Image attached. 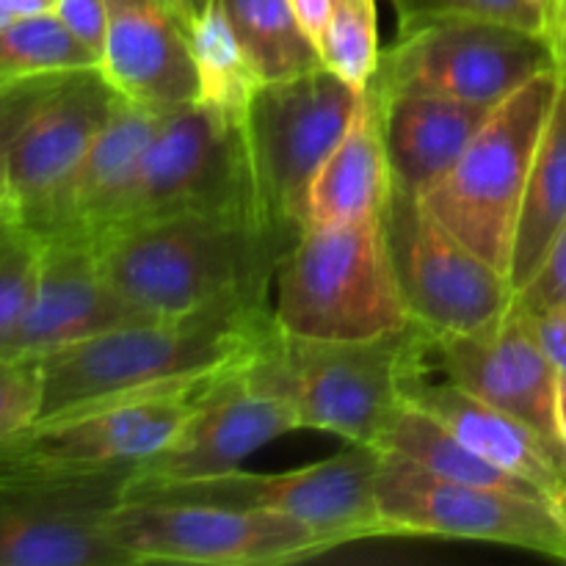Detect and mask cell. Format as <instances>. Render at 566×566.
Returning <instances> with one entry per match:
<instances>
[{"label":"cell","instance_id":"cell-26","mask_svg":"<svg viewBox=\"0 0 566 566\" xmlns=\"http://www.w3.org/2000/svg\"><path fill=\"white\" fill-rule=\"evenodd\" d=\"M260 81H285L324 64L293 0H213Z\"/></svg>","mask_w":566,"mask_h":566},{"label":"cell","instance_id":"cell-17","mask_svg":"<svg viewBox=\"0 0 566 566\" xmlns=\"http://www.w3.org/2000/svg\"><path fill=\"white\" fill-rule=\"evenodd\" d=\"M481 401L514 415L547 440L558 437V368L547 357L534 313L514 298L479 329L434 337L429 365Z\"/></svg>","mask_w":566,"mask_h":566},{"label":"cell","instance_id":"cell-23","mask_svg":"<svg viewBox=\"0 0 566 566\" xmlns=\"http://www.w3.org/2000/svg\"><path fill=\"white\" fill-rule=\"evenodd\" d=\"M390 193L392 175L379 108L374 94L365 88L352 125L310 182L304 224H352L376 219L385 213Z\"/></svg>","mask_w":566,"mask_h":566},{"label":"cell","instance_id":"cell-39","mask_svg":"<svg viewBox=\"0 0 566 566\" xmlns=\"http://www.w3.org/2000/svg\"><path fill=\"white\" fill-rule=\"evenodd\" d=\"M171 6H175L177 14L186 20V25L191 28L199 17L208 14V9L213 6V0H171Z\"/></svg>","mask_w":566,"mask_h":566},{"label":"cell","instance_id":"cell-9","mask_svg":"<svg viewBox=\"0 0 566 566\" xmlns=\"http://www.w3.org/2000/svg\"><path fill=\"white\" fill-rule=\"evenodd\" d=\"M363 94L326 64L258 88L241 130L265 219L302 230L310 182L352 125Z\"/></svg>","mask_w":566,"mask_h":566},{"label":"cell","instance_id":"cell-37","mask_svg":"<svg viewBox=\"0 0 566 566\" xmlns=\"http://www.w3.org/2000/svg\"><path fill=\"white\" fill-rule=\"evenodd\" d=\"M329 3L332 0H293L298 17H302V22L307 25V31L313 33L315 42H321V33H324L326 14H329Z\"/></svg>","mask_w":566,"mask_h":566},{"label":"cell","instance_id":"cell-15","mask_svg":"<svg viewBox=\"0 0 566 566\" xmlns=\"http://www.w3.org/2000/svg\"><path fill=\"white\" fill-rule=\"evenodd\" d=\"M130 473H0V566H133L108 531Z\"/></svg>","mask_w":566,"mask_h":566},{"label":"cell","instance_id":"cell-40","mask_svg":"<svg viewBox=\"0 0 566 566\" xmlns=\"http://www.w3.org/2000/svg\"><path fill=\"white\" fill-rule=\"evenodd\" d=\"M9 216H20V213H17V202H14V191H11L9 171H6L3 158H0V221L9 219Z\"/></svg>","mask_w":566,"mask_h":566},{"label":"cell","instance_id":"cell-33","mask_svg":"<svg viewBox=\"0 0 566 566\" xmlns=\"http://www.w3.org/2000/svg\"><path fill=\"white\" fill-rule=\"evenodd\" d=\"M514 298L523 307L534 310V313L566 302V224L558 232L556 241H553V247L547 249L545 260L536 269V274L531 276L528 285L514 293Z\"/></svg>","mask_w":566,"mask_h":566},{"label":"cell","instance_id":"cell-35","mask_svg":"<svg viewBox=\"0 0 566 566\" xmlns=\"http://www.w3.org/2000/svg\"><path fill=\"white\" fill-rule=\"evenodd\" d=\"M531 313H534V310H531ZM534 321L547 357L553 359L558 374H566V302L553 304V307L545 310H536Z\"/></svg>","mask_w":566,"mask_h":566},{"label":"cell","instance_id":"cell-20","mask_svg":"<svg viewBox=\"0 0 566 566\" xmlns=\"http://www.w3.org/2000/svg\"><path fill=\"white\" fill-rule=\"evenodd\" d=\"M429 365L412 370L401 381V398L429 412L506 473L545 492L558 509L566 497V448L547 440L514 415L481 401L451 379H429Z\"/></svg>","mask_w":566,"mask_h":566},{"label":"cell","instance_id":"cell-19","mask_svg":"<svg viewBox=\"0 0 566 566\" xmlns=\"http://www.w3.org/2000/svg\"><path fill=\"white\" fill-rule=\"evenodd\" d=\"M99 70L127 103L171 111L197 99L188 25L171 0H108Z\"/></svg>","mask_w":566,"mask_h":566},{"label":"cell","instance_id":"cell-21","mask_svg":"<svg viewBox=\"0 0 566 566\" xmlns=\"http://www.w3.org/2000/svg\"><path fill=\"white\" fill-rule=\"evenodd\" d=\"M164 114L166 111L119 99L33 230L39 235H77L92 243L97 241Z\"/></svg>","mask_w":566,"mask_h":566},{"label":"cell","instance_id":"cell-41","mask_svg":"<svg viewBox=\"0 0 566 566\" xmlns=\"http://www.w3.org/2000/svg\"><path fill=\"white\" fill-rule=\"evenodd\" d=\"M558 437H562V446L566 448V374H558Z\"/></svg>","mask_w":566,"mask_h":566},{"label":"cell","instance_id":"cell-25","mask_svg":"<svg viewBox=\"0 0 566 566\" xmlns=\"http://www.w3.org/2000/svg\"><path fill=\"white\" fill-rule=\"evenodd\" d=\"M376 448L401 453L403 459L420 464V468L440 475V479L551 501V497H547L545 492L536 490L534 484L506 473V470H501L497 464H492L490 459L475 453L473 448L464 446L448 426H442L440 420L431 418L429 412L418 409L415 403L403 401V398L398 401V407L392 409L390 418H387L385 429L376 437Z\"/></svg>","mask_w":566,"mask_h":566},{"label":"cell","instance_id":"cell-22","mask_svg":"<svg viewBox=\"0 0 566 566\" xmlns=\"http://www.w3.org/2000/svg\"><path fill=\"white\" fill-rule=\"evenodd\" d=\"M374 99L392 188L412 197H423L457 166L495 111V105L434 94H374Z\"/></svg>","mask_w":566,"mask_h":566},{"label":"cell","instance_id":"cell-31","mask_svg":"<svg viewBox=\"0 0 566 566\" xmlns=\"http://www.w3.org/2000/svg\"><path fill=\"white\" fill-rule=\"evenodd\" d=\"M398 14V31L451 17H484L525 28L545 36L547 0H390Z\"/></svg>","mask_w":566,"mask_h":566},{"label":"cell","instance_id":"cell-42","mask_svg":"<svg viewBox=\"0 0 566 566\" xmlns=\"http://www.w3.org/2000/svg\"><path fill=\"white\" fill-rule=\"evenodd\" d=\"M6 22H11V17H9V14H6V11H3V9H0V25H6Z\"/></svg>","mask_w":566,"mask_h":566},{"label":"cell","instance_id":"cell-10","mask_svg":"<svg viewBox=\"0 0 566 566\" xmlns=\"http://www.w3.org/2000/svg\"><path fill=\"white\" fill-rule=\"evenodd\" d=\"M558 70L542 33L484 17H451L398 31L379 53L374 94H434L501 105L542 72Z\"/></svg>","mask_w":566,"mask_h":566},{"label":"cell","instance_id":"cell-27","mask_svg":"<svg viewBox=\"0 0 566 566\" xmlns=\"http://www.w3.org/2000/svg\"><path fill=\"white\" fill-rule=\"evenodd\" d=\"M188 36L197 70V103L232 125H243L263 81L243 53L224 11L216 3L210 6L208 14L188 28Z\"/></svg>","mask_w":566,"mask_h":566},{"label":"cell","instance_id":"cell-36","mask_svg":"<svg viewBox=\"0 0 566 566\" xmlns=\"http://www.w3.org/2000/svg\"><path fill=\"white\" fill-rule=\"evenodd\" d=\"M545 39L553 50L558 70L566 66V0H547Z\"/></svg>","mask_w":566,"mask_h":566},{"label":"cell","instance_id":"cell-2","mask_svg":"<svg viewBox=\"0 0 566 566\" xmlns=\"http://www.w3.org/2000/svg\"><path fill=\"white\" fill-rule=\"evenodd\" d=\"M298 230L254 210L180 213L99 238L111 285L149 315H180L232 293H271Z\"/></svg>","mask_w":566,"mask_h":566},{"label":"cell","instance_id":"cell-16","mask_svg":"<svg viewBox=\"0 0 566 566\" xmlns=\"http://www.w3.org/2000/svg\"><path fill=\"white\" fill-rule=\"evenodd\" d=\"M243 363L208 392L158 453L133 468L125 497L241 470L254 451L302 429L291 401L254 387Z\"/></svg>","mask_w":566,"mask_h":566},{"label":"cell","instance_id":"cell-8","mask_svg":"<svg viewBox=\"0 0 566 566\" xmlns=\"http://www.w3.org/2000/svg\"><path fill=\"white\" fill-rule=\"evenodd\" d=\"M216 210H254L263 216L241 125L221 119L193 99L166 111L99 238L166 216Z\"/></svg>","mask_w":566,"mask_h":566},{"label":"cell","instance_id":"cell-18","mask_svg":"<svg viewBox=\"0 0 566 566\" xmlns=\"http://www.w3.org/2000/svg\"><path fill=\"white\" fill-rule=\"evenodd\" d=\"M42 238L36 291L22 318L0 337V357L33 363L86 337L153 318L111 285L92 241L77 235Z\"/></svg>","mask_w":566,"mask_h":566},{"label":"cell","instance_id":"cell-44","mask_svg":"<svg viewBox=\"0 0 566 566\" xmlns=\"http://www.w3.org/2000/svg\"><path fill=\"white\" fill-rule=\"evenodd\" d=\"M562 75H564V77H566V66H564V70H562Z\"/></svg>","mask_w":566,"mask_h":566},{"label":"cell","instance_id":"cell-3","mask_svg":"<svg viewBox=\"0 0 566 566\" xmlns=\"http://www.w3.org/2000/svg\"><path fill=\"white\" fill-rule=\"evenodd\" d=\"M431 337L418 324L368 340H315L271 324L243 374L291 401L298 426L354 446H376L401 401V381L429 365Z\"/></svg>","mask_w":566,"mask_h":566},{"label":"cell","instance_id":"cell-13","mask_svg":"<svg viewBox=\"0 0 566 566\" xmlns=\"http://www.w3.org/2000/svg\"><path fill=\"white\" fill-rule=\"evenodd\" d=\"M376 497L392 536L486 542L566 562L564 514L542 497L440 479L392 451H381Z\"/></svg>","mask_w":566,"mask_h":566},{"label":"cell","instance_id":"cell-30","mask_svg":"<svg viewBox=\"0 0 566 566\" xmlns=\"http://www.w3.org/2000/svg\"><path fill=\"white\" fill-rule=\"evenodd\" d=\"M44 238L20 216L0 221V337L22 318L36 291Z\"/></svg>","mask_w":566,"mask_h":566},{"label":"cell","instance_id":"cell-34","mask_svg":"<svg viewBox=\"0 0 566 566\" xmlns=\"http://www.w3.org/2000/svg\"><path fill=\"white\" fill-rule=\"evenodd\" d=\"M53 14L64 22L66 31L81 39L94 53H103L108 31V0H55Z\"/></svg>","mask_w":566,"mask_h":566},{"label":"cell","instance_id":"cell-29","mask_svg":"<svg viewBox=\"0 0 566 566\" xmlns=\"http://www.w3.org/2000/svg\"><path fill=\"white\" fill-rule=\"evenodd\" d=\"M318 48L332 72L365 92L381 53L376 0H332Z\"/></svg>","mask_w":566,"mask_h":566},{"label":"cell","instance_id":"cell-28","mask_svg":"<svg viewBox=\"0 0 566 566\" xmlns=\"http://www.w3.org/2000/svg\"><path fill=\"white\" fill-rule=\"evenodd\" d=\"M99 66V55L72 36L55 14L22 17L0 25V86L53 70Z\"/></svg>","mask_w":566,"mask_h":566},{"label":"cell","instance_id":"cell-4","mask_svg":"<svg viewBox=\"0 0 566 566\" xmlns=\"http://www.w3.org/2000/svg\"><path fill=\"white\" fill-rule=\"evenodd\" d=\"M274 324L315 340H368L412 324L381 216L304 224L276 271Z\"/></svg>","mask_w":566,"mask_h":566},{"label":"cell","instance_id":"cell-38","mask_svg":"<svg viewBox=\"0 0 566 566\" xmlns=\"http://www.w3.org/2000/svg\"><path fill=\"white\" fill-rule=\"evenodd\" d=\"M0 9H3L11 20H22V17L53 14L55 0H0Z\"/></svg>","mask_w":566,"mask_h":566},{"label":"cell","instance_id":"cell-11","mask_svg":"<svg viewBox=\"0 0 566 566\" xmlns=\"http://www.w3.org/2000/svg\"><path fill=\"white\" fill-rule=\"evenodd\" d=\"M108 531L133 566H271L335 551L324 536L287 514L213 503L125 497L108 512Z\"/></svg>","mask_w":566,"mask_h":566},{"label":"cell","instance_id":"cell-12","mask_svg":"<svg viewBox=\"0 0 566 566\" xmlns=\"http://www.w3.org/2000/svg\"><path fill=\"white\" fill-rule=\"evenodd\" d=\"M379 462L381 451L376 446L348 442L346 451L324 462L307 464V468L271 475L230 470L210 479L138 492L130 497L269 509V512L287 514L304 523L337 551L352 542L392 536L381 517L379 497H376Z\"/></svg>","mask_w":566,"mask_h":566},{"label":"cell","instance_id":"cell-5","mask_svg":"<svg viewBox=\"0 0 566 566\" xmlns=\"http://www.w3.org/2000/svg\"><path fill=\"white\" fill-rule=\"evenodd\" d=\"M558 86L562 70L542 72L495 105L457 166L420 197L442 227L506 276L531 164Z\"/></svg>","mask_w":566,"mask_h":566},{"label":"cell","instance_id":"cell-32","mask_svg":"<svg viewBox=\"0 0 566 566\" xmlns=\"http://www.w3.org/2000/svg\"><path fill=\"white\" fill-rule=\"evenodd\" d=\"M39 409L36 365L0 357V440L33 423Z\"/></svg>","mask_w":566,"mask_h":566},{"label":"cell","instance_id":"cell-43","mask_svg":"<svg viewBox=\"0 0 566 566\" xmlns=\"http://www.w3.org/2000/svg\"><path fill=\"white\" fill-rule=\"evenodd\" d=\"M562 514H564V523H566V497L562 501Z\"/></svg>","mask_w":566,"mask_h":566},{"label":"cell","instance_id":"cell-1","mask_svg":"<svg viewBox=\"0 0 566 566\" xmlns=\"http://www.w3.org/2000/svg\"><path fill=\"white\" fill-rule=\"evenodd\" d=\"M274 324L263 291L232 293L180 315H153L33 359L36 420L55 418L122 392L169 385L227 368L258 348Z\"/></svg>","mask_w":566,"mask_h":566},{"label":"cell","instance_id":"cell-14","mask_svg":"<svg viewBox=\"0 0 566 566\" xmlns=\"http://www.w3.org/2000/svg\"><path fill=\"white\" fill-rule=\"evenodd\" d=\"M381 221L409 318L431 340L479 329L514 302L509 276L464 247L420 197L392 188Z\"/></svg>","mask_w":566,"mask_h":566},{"label":"cell","instance_id":"cell-24","mask_svg":"<svg viewBox=\"0 0 566 566\" xmlns=\"http://www.w3.org/2000/svg\"><path fill=\"white\" fill-rule=\"evenodd\" d=\"M566 224V77L542 130L514 230L509 282L523 291Z\"/></svg>","mask_w":566,"mask_h":566},{"label":"cell","instance_id":"cell-6","mask_svg":"<svg viewBox=\"0 0 566 566\" xmlns=\"http://www.w3.org/2000/svg\"><path fill=\"white\" fill-rule=\"evenodd\" d=\"M241 363L36 420L0 440V473L133 470L158 453L182 420Z\"/></svg>","mask_w":566,"mask_h":566},{"label":"cell","instance_id":"cell-7","mask_svg":"<svg viewBox=\"0 0 566 566\" xmlns=\"http://www.w3.org/2000/svg\"><path fill=\"white\" fill-rule=\"evenodd\" d=\"M119 99L99 66L39 72L0 86V158L25 224L42 221Z\"/></svg>","mask_w":566,"mask_h":566}]
</instances>
